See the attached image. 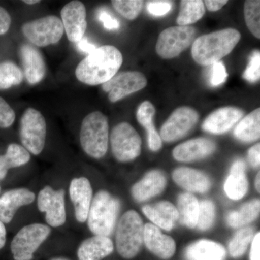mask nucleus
Returning a JSON list of instances; mask_svg holds the SVG:
<instances>
[{
	"mask_svg": "<svg viewBox=\"0 0 260 260\" xmlns=\"http://www.w3.org/2000/svg\"><path fill=\"white\" fill-rule=\"evenodd\" d=\"M244 18L247 28L254 37L260 38V2L248 0L244 3Z\"/></svg>",
	"mask_w": 260,
	"mask_h": 260,
	"instance_id": "34",
	"label": "nucleus"
},
{
	"mask_svg": "<svg viewBox=\"0 0 260 260\" xmlns=\"http://www.w3.org/2000/svg\"><path fill=\"white\" fill-rule=\"evenodd\" d=\"M30 159V153L26 149L15 143L10 144L5 155H0V181L6 177L9 169L25 165Z\"/></svg>",
	"mask_w": 260,
	"mask_h": 260,
	"instance_id": "28",
	"label": "nucleus"
},
{
	"mask_svg": "<svg viewBox=\"0 0 260 260\" xmlns=\"http://www.w3.org/2000/svg\"><path fill=\"white\" fill-rule=\"evenodd\" d=\"M143 213L153 225L166 231L172 230L179 220L177 208L168 201L145 205L143 208Z\"/></svg>",
	"mask_w": 260,
	"mask_h": 260,
	"instance_id": "22",
	"label": "nucleus"
},
{
	"mask_svg": "<svg viewBox=\"0 0 260 260\" xmlns=\"http://www.w3.org/2000/svg\"><path fill=\"white\" fill-rule=\"evenodd\" d=\"M155 114V109L148 101L142 103L137 110V120L145 129L154 125L153 119Z\"/></svg>",
	"mask_w": 260,
	"mask_h": 260,
	"instance_id": "37",
	"label": "nucleus"
},
{
	"mask_svg": "<svg viewBox=\"0 0 260 260\" xmlns=\"http://www.w3.org/2000/svg\"><path fill=\"white\" fill-rule=\"evenodd\" d=\"M112 3L119 14L129 20L138 18L143 6L141 0H114Z\"/></svg>",
	"mask_w": 260,
	"mask_h": 260,
	"instance_id": "35",
	"label": "nucleus"
},
{
	"mask_svg": "<svg viewBox=\"0 0 260 260\" xmlns=\"http://www.w3.org/2000/svg\"><path fill=\"white\" fill-rule=\"evenodd\" d=\"M144 225L139 214L129 210L122 215L116 233V245L119 255L133 259L139 253L143 244Z\"/></svg>",
	"mask_w": 260,
	"mask_h": 260,
	"instance_id": "5",
	"label": "nucleus"
},
{
	"mask_svg": "<svg viewBox=\"0 0 260 260\" xmlns=\"http://www.w3.org/2000/svg\"><path fill=\"white\" fill-rule=\"evenodd\" d=\"M51 260H69V259H66V258H64V257H56V258H54V259H52Z\"/></svg>",
	"mask_w": 260,
	"mask_h": 260,
	"instance_id": "52",
	"label": "nucleus"
},
{
	"mask_svg": "<svg viewBox=\"0 0 260 260\" xmlns=\"http://www.w3.org/2000/svg\"><path fill=\"white\" fill-rule=\"evenodd\" d=\"M51 234L50 227L42 223H32L22 228L11 242L12 254L15 260H32L34 253Z\"/></svg>",
	"mask_w": 260,
	"mask_h": 260,
	"instance_id": "7",
	"label": "nucleus"
},
{
	"mask_svg": "<svg viewBox=\"0 0 260 260\" xmlns=\"http://www.w3.org/2000/svg\"><path fill=\"white\" fill-rule=\"evenodd\" d=\"M187 260H225V248L218 243L209 240H200L186 248Z\"/></svg>",
	"mask_w": 260,
	"mask_h": 260,
	"instance_id": "26",
	"label": "nucleus"
},
{
	"mask_svg": "<svg viewBox=\"0 0 260 260\" xmlns=\"http://www.w3.org/2000/svg\"><path fill=\"white\" fill-rule=\"evenodd\" d=\"M212 75L210 78V83L213 86H219L225 83L227 80L228 73L226 68L222 61H218L212 65Z\"/></svg>",
	"mask_w": 260,
	"mask_h": 260,
	"instance_id": "41",
	"label": "nucleus"
},
{
	"mask_svg": "<svg viewBox=\"0 0 260 260\" xmlns=\"http://www.w3.org/2000/svg\"><path fill=\"white\" fill-rule=\"evenodd\" d=\"M259 200H251L237 211L231 212L226 218L227 223L233 228L242 226L255 220L259 215Z\"/></svg>",
	"mask_w": 260,
	"mask_h": 260,
	"instance_id": "31",
	"label": "nucleus"
},
{
	"mask_svg": "<svg viewBox=\"0 0 260 260\" xmlns=\"http://www.w3.org/2000/svg\"><path fill=\"white\" fill-rule=\"evenodd\" d=\"M98 18L104 24V27L107 30H117L119 28V22L110 14L107 10L101 9L98 13Z\"/></svg>",
	"mask_w": 260,
	"mask_h": 260,
	"instance_id": "42",
	"label": "nucleus"
},
{
	"mask_svg": "<svg viewBox=\"0 0 260 260\" xmlns=\"http://www.w3.org/2000/svg\"><path fill=\"white\" fill-rule=\"evenodd\" d=\"M172 10V3L170 1H150L147 4V10L154 16H164Z\"/></svg>",
	"mask_w": 260,
	"mask_h": 260,
	"instance_id": "40",
	"label": "nucleus"
},
{
	"mask_svg": "<svg viewBox=\"0 0 260 260\" xmlns=\"http://www.w3.org/2000/svg\"><path fill=\"white\" fill-rule=\"evenodd\" d=\"M240 39V32L234 28L205 34L193 42L191 56L198 64L213 65L230 54Z\"/></svg>",
	"mask_w": 260,
	"mask_h": 260,
	"instance_id": "2",
	"label": "nucleus"
},
{
	"mask_svg": "<svg viewBox=\"0 0 260 260\" xmlns=\"http://www.w3.org/2000/svg\"><path fill=\"white\" fill-rule=\"evenodd\" d=\"M11 21V17L8 12L0 7V35H3L9 30Z\"/></svg>",
	"mask_w": 260,
	"mask_h": 260,
	"instance_id": "44",
	"label": "nucleus"
},
{
	"mask_svg": "<svg viewBox=\"0 0 260 260\" xmlns=\"http://www.w3.org/2000/svg\"><path fill=\"white\" fill-rule=\"evenodd\" d=\"M6 228L3 222L0 221V249L4 247L5 243H6Z\"/></svg>",
	"mask_w": 260,
	"mask_h": 260,
	"instance_id": "49",
	"label": "nucleus"
},
{
	"mask_svg": "<svg viewBox=\"0 0 260 260\" xmlns=\"http://www.w3.org/2000/svg\"><path fill=\"white\" fill-rule=\"evenodd\" d=\"M244 112L237 107L220 108L211 113L202 124V128L207 133L221 135L227 133L242 119Z\"/></svg>",
	"mask_w": 260,
	"mask_h": 260,
	"instance_id": "16",
	"label": "nucleus"
},
{
	"mask_svg": "<svg viewBox=\"0 0 260 260\" xmlns=\"http://www.w3.org/2000/svg\"><path fill=\"white\" fill-rule=\"evenodd\" d=\"M109 121L101 112H94L84 118L80 128L82 148L91 158H102L109 147Z\"/></svg>",
	"mask_w": 260,
	"mask_h": 260,
	"instance_id": "4",
	"label": "nucleus"
},
{
	"mask_svg": "<svg viewBox=\"0 0 260 260\" xmlns=\"http://www.w3.org/2000/svg\"><path fill=\"white\" fill-rule=\"evenodd\" d=\"M196 29L191 26H174L160 32L155 50L162 59L177 57L193 44Z\"/></svg>",
	"mask_w": 260,
	"mask_h": 260,
	"instance_id": "10",
	"label": "nucleus"
},
{
	"mask_svg": "<svg viewBox=\"0 0 260 260\" xmlns=\"http://www.w3.org/2000/svg\"><path fill=\"white\" fill-rule=\"evenodd\" d=\"M20 137L23 148L32 155H39L45 146L47 122L42 113L28 108L20 119Z\"/></svg>",
	"mask_w": 260,
	"mask_h": 260,
	"instance_id": "6",
	"label": "nucleus"
},
{
	"mask_svg": "<svg viewBox=\"0 0 260 260\" xmlns=\"http://www.w3.org/2000/svg\"><path fill=\"white\" fill-rule=\"evenodd\" d=\"M23 70L12 62L6 61L0 63V90H6L23 82Z\"/></svg>",
	"mask_w": 260,
	"mask_h": 260,
	"instance_id": "32",
	"label": "nucleus"
},
{
	"mask_svg": "<svg viewBox=\"0 0 260 260\" xmlns=\"http://www.w3.org/2000/svg\"><path fill=\"white\" fill-rule=\"evenodd\" d=\"M204 2L201 0L181 1L180 11L177 19L179 26H189L203 18L205 15Z\"/></svg>",
	"mask_w": 260,
	"mask_h": 260,
	"instance_id": "30",
	"label": "nucleus"
},
{
	"mask_svg": "<svg viewBox=\"0 0 260 260\" xmlns=\"http://www.w3.org/2000/svg\"><path fill=\"white\" fill-rule=\"evenodd\" d=\"M167 185V179L161 172H148L132 188V195L138 202H145L162 192Z\"/></svg>",
	"mask_w": 260,
	"mask_h": 260,
	"instance_id": "21",
	"label": "nucleus"
},
{
	"mask_svg": "<svg viewBox=\"0 0 260 260\" xmlns=\"http://www.w3.org/2000/svg\"><path fill=\"white\" fill-rule=\"evenodd\" d=\"M146 130L148 147L152 151H158L162 147V139L155 126H150Z\"/></svg>",
	"mask_w": 260,
	"mask_h": 260,
	"instance_id": "43",
	"label": "nucleus"
},
{
	"mask_svg": "<svg viewBox=\"0 0 260 260\" xmlns=\"http://www.w3.org/2000/svg\"><path fill=\"white\" fill-rule=\"evenodd\" d=\"M234 135L236 138L244 143H251L259 139V108L241 119L234 130Z\"/></svg>",
	"mask_w": 260,
	"mask_h": 260,
	"instance_id": "27",
	"label": "nucleus"
},
{
	"mask_svg": "<svg viewBox=\"0 0 260 260\" xmlns=\"http://www.w3.org/2000/svg\"><path fill=\"white\" fill-rule=\"evenodd\" d=\"M260 234L258 232L253 239L250 251V260H260Z\"/></svg>",
	"mask_w": 260,
	"mask_h": 260,
	"instance_id": "47",
	"label": "nucleus"
},
{
	"mask_svg": "<svg viewBox=\"0 0 260 260\" xmlns=\"http://www.w3.org/2000/svg\"><path fill=\"white\" fill-rule=\"evenodd\" d=\"M248 160L251 167L254 168L259 167L260 164V144L254 145L252 148L249 149L248 152Z\"/></svg>",
	"mask_w": 260,
	"mask_h": 260,
	"instance_id": "45",
	"label": "nucleus"
},
{
	"mask_svg": "<svg viewBox=\"0 0 260 260\" xmlns=\"http://www.w3.org/2000/svg\"><path fill=\"white\" fill-rule=\"evenodd\" d=\"M76 47L78 50L86 54H90L97 49L94 44L89 42L88 38L84 37L81 40L76 43Z\"/></svg>",
	"mask_w": 260,
	"mask_h": 260,
	"instance_id": "46",
	"label": "nucleus"
},
{
	"mask_svg": "<svg viewBox=\"0 0 260 260\" xmlns=\"http://www.w3.org/2000/svg\"><path fill=\"white\" fill-rule=\"evenodd\" d=\"M253 236L254 232L251 228H244L239 230L229 243V249L231 256L234 258L242 256L251 242Z\"/></svg>",
	"mask_w": 260,
	"mask_h": 260,
	"instance_id": "33",
	"label": "nucleus"
},
{
	"mask_svg": "<svg viewBox=\"0 0 260 260\" xmlns=\"http://www.w3.org/2000/svg\"><path fill=\"white\" fill-rule=\"evenodd\" d=\"M216 150V145L208 138H196L178 145L173 150V156L180 162H191L206 158Z\"/></svg>",
	"mask_w": 260,
	"mask_h": 260,
	"instance_id": "20",
	"label": "nucleus"
},
{
	"mask_svg": "<svg viewBox=\"0 0 260 260\" xmlns=\"http://www.w3.org/2000/svg\"><path fill=\"white\" fill-rule=\"evenodd\" d=\"M119 200L107 191L101 190L92 200L88 215V226L95 235L109 237L114 232L120 211Z\"/></svg>",
	"mask_w": 260,
	"mask_h": 260,
	"instance_id": "3",
	"label": "nucleus"
},
{
	"mask_svg": "<svg viewBox=\"0 0 260 260\" xmlns=\"http://www.w3.org/2000/svg\"><path fill=\"white\" fill-rule=\"evenodd\" d=\"M15 113L13 108L0 97V127L8 128L14 123Z\"/></svg>",
	"mask_w": 260,
	"mask_h": 260,
	"instance_id": "39",
	"label": "nucleus"
},
{
	"mask_svg": "<svg viewBox=\"0 0 260 260\" xmlns=\"http://www.w3.org/2000/svg\"><path fill=\"white\" fill-rule=\"evenodd\" d=\"M215 218V207L213 202L203 200L199 203L197 226L200 231H207L213 225Z\"/></svg>",
	"mask_w": 260,
	"mask_h": 260,
	"instance_id": "36",
	"label": "nucleus"
},
{
	"mask_svg": "<svg viewBox=\"0 0 260 260\" xmlns=\"http://www.w3.org/2000/svg\"><path fill=\"white\" fill-rule=\"evenodd\" d=\"M23 3L28 5H35L41 3V1H38V0H25V1H23Z\"/></svg>",
	"mask_w": 260,
	"mask_h": 260,
	"instance_id": "51",
	"label": "nucleus"
},
{
	"mask_svg": "<svg viewBox=\"0 0 260 260\" xmlns=\"http://www.w3.org/2000/svg\"><path fill=\"white\" fill-rule=\"evenodd\" d=\"M20 55L23 67V75L30 85L40 83L47 73V65L42 53L30 44L20 47Z\"/></svg>",
	"mask_w": 260,
	"mask_h": 260,
	"instance_id": "17",
	"label": "nucleus"
},
{
	"mask_svg": "<svg viewBox=\"0 0 260 260\" xmlns=\"http://www.w3.org/2000/svg\"><path fill=\"white\" fill-rule=\"evenodd\" d=\"M69 192L74 205L75 218L79 223H85L93 198L90 181L85 177L75 178L70 182Z\"/></svg>",
	"mask_w": 260,
	"mask_h": 260,
	"instance_id": "15",
	"label": "nucleus"
},
{
	"mask_svg": "<svg viewBox=\"0 0 260 260\" xmlns=\"http://www.w3.org/2000/svg\"><path fill=\"white\" fill-rule=\"evenodd\" d=\"M244 79L249 83H256L260 78V53L254 51L249 59L247 68L243 74Z\"/></svg>",
	"mask_w": 260,
	"mask_h": 260,
	"instance_id": "38",
	"label": "nucleus"
},
{
	"mask_svg": "<svg viewBox=\"0 0 260 260\" xmlns=\"http://www.w3.org/2000/svg\"><path fill=\"white\" fill-rule=\"evenodd\" d=\"M122 63V54L117 48L102 46L80 61L75 70V75L77 79L86 85H102L112 79Z\"/></svg>",
	"mask_w": 260,
	"mask_h": 260,
	"instance_id": "1",
	"label": "nucleus"
},
{
	"mask_svg": "<svg viewBox=\"0 0 260 260\" xmlns=\"http://www.w3.org/2000/svg\"><path fill=\"white\" fill-rule=\"evenodd\" d=\"M228 3L227 0H206L204 2L207 9L211 12H216L221 9Z\"/></svg>",
	"mask_w": 260,
	"mask_h": 260,
	"instance_id": "48",
	"label": "nucleus"
},
{
	"mask_svg": "<svg viewBox=\"0 0 260 260\" xmlns=\"http://www.w3.org/2000/svg\"><path fill=\"white\" fill-rule=\"evenodd\" d=\"M110 143L113 155L119 162L131 161L141 153V138L129 123H119L113 128Z\"/></svg>",
	"mask_w": 260,
	"mask_h": 260,
	"instance_id": "9",
	"label": "nucleus"
},
{
	"mask_svg": "<svg viewBox=\"0 0 260 260\" xmlns=\"http://www.w3.org/2000/svg\"><path fill=\"white\" fill-rule=\"evenodd\" d=\"M61 22L70 42H79L86 31V9L80 1L70 2L61 11Z\"/></svg>",
	"mask_w": 260,
	"mask_h": 260,
	"instance_id": "14",
	"label": "nucleus"
},
{
	"mask_svg": "<svg viewBox=\"0 0 260 260\" xmlns=\"http://www.w3.org/2000/svg\"><path fill=\"white\" fill-rule=\"evenodd\" d=\"M35 198V194L26 188L6 191L0 197V221L10 223L19 208L31 204Z\"/></svg>",
	"mask_w": 260,
	"mask_h": 260,
	"instance_id": "18",
	"label": "nucleus"
},
{
	"mask_svg": "<svg viewBox=\"0 0 260 260\" xmlns=\"http://www.w3.org/2000/svg\"><path fill=\"white\" fill-rule=\"evenodd\" d=\"M39 211L45 213L47 223L51 227L64 225L67 220L64 189H53L46 186L39 191L37 199Z\"/></svg>",
	"mask_w": 260,
	"mask_h": 260,
	"instance_id": "13",
	"label": "nucleus"
},
{
	"mask_svg": "<svg viewBox=\"0 0 260 260\" xmlns=\"http://www.w3.org/2000/svg\"><path fill=\"white\" fill-rule=\"evenodd\" d=\"M143 242L149 250L160 259H169L175 254L176 243L174 239L162 234L159 228L153 224L144 225Z\"/></svg>",
	"mask_w": 260,
	"mask_h": 260,
	"instance_id": "19",
	"label": "nucleus"
},
{
	"mask_svg": "<svg viewBox=\"0 0 260 260\" xmlns=\"http://www.w3.org/2000/svg\"><path fill=\"white\" fill-rule=\"evenodd\" d=\"M178 213L179 222L186 227L197 226L199 214V202L190 193H183L178 198Z\"/></svg>",
	"mask_w": 260,
	"mask_h": 260,
	"instance_id": "29",
	"label": "nucleus"
},
{
	"mask_svg": "<svg viewBox=\"0 0 260 260\" xmlns=\"http://www.w3.org/2000/svg\"><path fill=\"white\" fill-rule=\"evenodd\" d=\"M245 170V162L242 160H236L233 164L230 174L224 184V190L230 199H242L247 192L248 182Z\"/></svg>",
	"mask_w": 260,
	"mask_h": 260,
	"instance_id": "25",
	"label": "nucleus"
},
{
	"mask_svg": "<svg viewBox=\"0 0 260 260\" xmlns=\"http://www.w3.org/2000/svg\"><path fill=\"white\" fill-rule=\"evenodd\" d=\"M199 120V114L189 107H181L174 110L162 124L160 131L162 140L172 143L184 138Z\"/></svg>",
	"mask_w": 260,
	"mask_h": 260,
	"instance_id": "11",
	"label": "nucleus"
},
{
	"mask_svg": "<svg viewBox=\"0 0 260 260\" xmlns=\"http://www.w3.org/2000/svg\"><path fill=\"white\" fill-rule=\"evenodd\" d=\"M173 179L178 185L191 192L204 193L211 186L210 179L205 173L190 168L176 169L173 173Z\"/></svg>",
	"mask_w": 260,
	"mask_h": 260,
	"instance_id": "23",
	"label": "nucleus"
},
{
	"mask_svg": "<svg viewBox=\"0 0 260 260\" xmlns=\"http://www.w3.org/2000/svg\"><path fill=\"white\" fill-rule=\"evenodd\" d=\"M114 251L110 238L95 235L85 239L78 249V260H102Z\"/></svg>",
	"mask_w": 260,
	"mask_h": 260,
	"instance_id": "24",
	"label": "nucleus"
},
{
	"mask_svg": "<svg viewBox=\"0 0 260 260\" xmlns=\"http://www.w3.org/2000/svg\"><path fill=\"white\" fill-rule=\"evenodd\" d=\"M259 174H260L259 173H258L257 176H256V181H255L256 189V190H257L258 191H259V188H260V186H259L260 175H259Z\"/></svg>",
	"mask_w": 260,
	"mask_h": 260,
	"instance_id": "50",
	"label": "nucleus"
},
{
	"mask_svg": "<svg viewBox=\"0 0 260 260\" xmlns=\"http://www.w3.org/2000/svg\"><path fill=\"white\" fill-rule=\"evenodd\" d=\"M22 31L32 44L39 47H45L59 42L64 30L60 19L54 15H48L27 22L22 27Z\"/></svg>",
	"mask_w": 260,
	"mask_h": 260,
	"instance_id": "8",
	"label": "nucleus"
},
{
	"mask_svg": "<svg viewBox=\"0 0 260 260\" xmlns=\"http://www.w3.org/2000/svg\"><path fill=\"white\" fill-rule=\"evenodd\" d=\"M147 83L145 75L140 72H121L102 84V88L108 93L109 101L115 103L145 88Z\"/></svg>",
	"mask_w": 260,
	"mask_h": 260,
	"instance_id": "12",
	"label": "nucleus"
}]
</instances>
